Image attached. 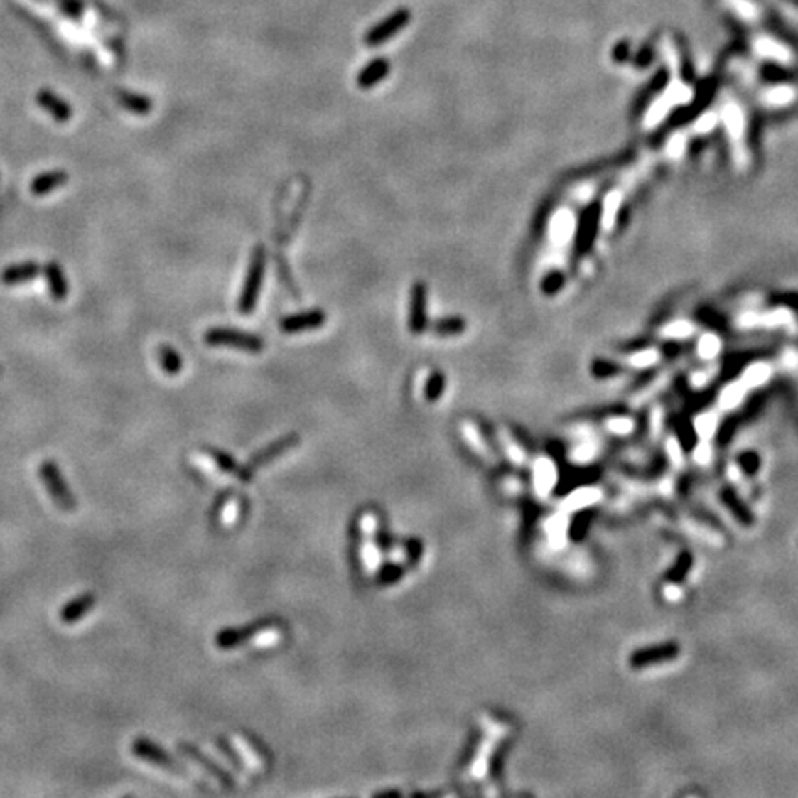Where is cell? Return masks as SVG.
Listing matches in <instances>:
<instances>
[{
    "label": "cell",
    "mask_w": 798,
    "mask_h": 798,
    "mask_svg": "<svg viewBox=\"0 0 798 798\" xmlns=\"http://www.w3.org/2000/svg\"><path fill=\"white\" fill-rule=\"evenodd\" d=\"M37 475H39V480L43 482V486H45V490L48 492V495H50L52 503L55 505V508H60L61 512H67V514L76 510V507H78L76 497H74V494L70 492L69 482L65 480L63 473H61L60 466H58L55 462L52 460L41 462V464H39V470H37Z\"/></svg>",
    "instance_id": "cell-1"
},
{
    "label": "cell",
    "mask_w": 798,
    "mask_h": 798,
    "mask_svg": "<svg viewBox=\"0 0 798 798\" xmlns=\"http://www.w3.org/2000/svg\"><path fill=\"white\" fill-rule=\"evenodd\" d=\"M266 272V249L264 246H257L249 257L248 272L244 277V285L240 291L239 311L240 314H252L257 305L259 292L263 286V277Z\"/></svg>",
    "instance_id": "cell-2"
},
{
    "label": "cell",
    "mask_w": 798,
    "mask_h": 798,
    "mask_svg": "<svg viewBox=\"0 0 798 798\" xmlns=\"http://www.w3.org/2000/svg\"><path fill=\"white\" fill-rule=\"evenodd\" d=\"M203 340L209 346H224V347H235L240 351H248V353H259L263 351L264 342L263 338L252 333L239 331V329H227V328H212L203 335Z\"/></svg>",
    "instance_id": "cell-3"
},
{
    "label": "cell",
    "mask_w": 798,
    "mask_h": 798,
    "mask_svg": "<svg viewBox=\"0 0 798 798\" xmlns=\"http://www.w3.org/2000/svg\"><path fill=\"white\" fill-rule=\"evenodd\" d=\"M427 328H429L427 285L424 281H416L411 286V300H409V331L412 335H421Z\"/></svg>",
    "instance_id": "cell-4"
},
{
    "label": "cell",
    "mask_w": 798,
    "mask_h": 798,
    "mask_svg": "<svg viewBox=\"0 0 798 798\" xmlns=\"http://www.w3.org/2000/svg\"><path fill=\"white\" fill-rule=\"evenodd\" d=\"M409 21H411V14H409L406 9H399V11H396V14H392L388 18L381 21L377 26H374L368 33H366L365 37L366 46L383 45L384 41L392 39L396 33L401 32L403 28L409 24Z\"/></svg>",
    "instance_id": "cell-5"
},
{
    "label": "cell",
    "mask_w": 798,
    "mask_h": 798,
    "mask_svg": "<svg viewBox=\"0 0 798 798\" xmlns=\"http://www.w3.org/2000/svg\"><path fill=\"white\" fill-rule=\"evenodd\" d=\"M328 322V313L322 309H311L303 313H296L286 316L279 322V329L286 335H296V333L311 331V329H320L323 323Z\"/></svg>",
    "instance_id": "cell-6"
},
{
    "label": "cell",
    "mask_w": 798,
    "mask_h": 798,
    "mask_svg": "<svg viewBox=\"0 0 798 798\" xmlns=\"http://www.w3.org/2000/svg\"><path fill=\"white\" fill-rule=\"evenodd\" d=\"M95 605H97V597L92 595L91 591H85V593H82V595L74 597V599H70L69 603L61 608L60 612L61 623L65 625L78 623V621H82V619L85 618L92 608H95Z\"/></svg>",
    "instance_id": "cell-7"
},
{
    "label": "cell",
    "mask_w": 798,
    "mask_h": 798,
    "mask_svg": "<svg viewBox=\"0 0 798 798\" xmlns=\"http://www.w3.org/2000/svg\"><path fill=\"white\" fill-rule=\"evenodd\" d=\"M37 104L48 115H52L55 122H69V119L72 117V107L48 87H43L37 92Z\"/></svg>",
    "instance_id": "cell-8"
},
{
    "label": "cell",
    "mask_w": 798,
    "mask_h": 798,
    "mask_svg": "<svg viewBox=\"0 0 798 798\" xmlns=\"http://www.w3.org/2000/svg\"><path fill=\"white\" fill-rule=\"evenodd\" d=\"M37 274H39V264L36 261H23V263L8 264L0 274V281L8 286L24 285L30 279H33Z\"/></svg>",
    "instance_id": "cell-9"
},
{
    "label": "cell",
    "mask_w": 798,
    "mask_h": 798,
    "mask_svg": "<svg viewBox=\"0 0 798 798\" xmlns=\"http://www.w3.org/2000/svg\"><path fill=\"white\" fill-rule=\"evenodd\" d=\"M388 72H390V61L387 58H375L374 61H370L365 69L360 70L359 76H357V85L360 89H372L379 82H383Z\"/></svg>",
    "instance_id": "cell-10"
},
{
    "label": "cell",
    "mask_w": 798,
    "mask_h": 798,
    "mask_svg": "<svg viewBox=\"0 0 798 798\" xmlns=\"http://www.w3.org/2000/svg\"><path fill=\"white\" fill-rule=\"evenodd\" d=\"M676 654H679V649L671 645V643H665V645L651 647V649H643L640 652H634V656L630 658V664H632V667H649V664H656V662L662 660L667 662Z\"/></svg>",
    "instance_id": "cell-11"
},
{
    "label": "cell",
    "mask_w": 798,
    "mask_h": 798,
    "mask_svg": "<svg viewBox=\"0 0 798 798\" xmlns=\"http://www.w3.org/2000/svg\"><path fill=\"white\" fill-rule=\"evenodd\" d=\"M43 272H45L46 285H48L52 298L55 301H63L67 298V294H69V283H67V277H65L61 264L55 263V261H50V263L45 264Z\"/></svg>",
    "instance_id": "cell-12"
},
{
    "label": "cell",
    "mask_w": 798,
    "mask_h": 798,
    "mask_svg": "<svg viewBox=\"0 0 798 798\" xmlns=\"http://www.w3.org/2000/svg\"><path fill=\"white\" fill-rule=\"evenodd\" d=\"M67 180H69V176L63 171L41 172V174H37L32 180L30 190H32L33 196H46V194H50L54 189L63 187L67 183Z\"/></svg>",
    "instance_id": "cell-13"
},
{
    "label": "cell",
    "mask_w": 798,
    "mask_h": 798,
    "mask_svg": "<svg viewBox=\"0 0 798 798\" xmlns=\"http://www.w3.org/2000/svg\"><path fill=\"white\" fill-rule=\"evenodd\" d=\"M231 743H233V747H235V748H239L240 757L244 760L246 765L252 767V771H255V772L264 771V765H266V762H264V757L259 754V750L254 747V745H249L248 741L242 738V735H235V738L231 739Z\"/></svg>",
    "instance_id": "cell-14"
},
{
    "label": "cell",
    "mask_w": 798,
    "mask_h": 798,
    "mask_svg": "<svg viewBox=\"0 0 798 798\" xmlns=\"http://www.w3.org/2000/svg\"><path fill=\"white\" fill-rule=\"evenodd\" d=\"M117 98H119L120 106L135 113V115H146L153 107L152 100L148 97H143V95H139V92L119 91L117 92Z\"/></svg>",
    "instance_id": "cell-15"
},
{
    "label": "cell",
    "mask_w": 798,
    "mask_h": 798,
    "mask_svg": "<svg viewBox=\"0 0 798 798\" xmlns=\"http://www.w3.org/2000/svg\"><path fill=\"white\" fill-rule=\"evenodd\" d=\"M283 640V628L277 625H268V627L259 628L254 636L249 637V643L257 649H268L274 647Z\"/></svg>",
    "instance_id": "cell-16"
},
{
    "label": "cell",
    "mask_w": 798,
    "mask_h": 798,
    "mask_svg": "<svg viewBox=\"0 0 798 798\" xmlns=\"http://www.w3.org/2000/svg\"><path fill=\"white\" fill-rule=\"evenodd\" d=\"M359 559H360V564H362V568H365L366 573L377 571V568L381 566V549L377 547V544L374 541V538H370V540H366V541H362V544H360Z\"/></svg>",
    "instance_id": "cell-17"
},
{
    "label": "cell",
    "mask_w": 798,
    "mask_h": 798,
    "mask_svg": "<svg viewBox=\"0 0 798 798\" xmlns=\"http://www.w3.org/2000/svg\"><path fill=\"white\" fill-rule=\"evenodd\" d=\"M434 335L438 337H455V335H462L466 331V320L462 316H448V318H440L431 325Z\"/></svg>",
    "instance_id": "cell-18"
},
{
    "label": "cell",
    "mask_w": 798,
    "mask_h": 798,
    "mask_svg": "<svg viewBox=\"0 0 798 798\" xmlns=\"http://www.w3.org/2000/svg\"><path fill=\"white\" fill-rule=\"evenodd\" d=\"M157 357H159V365H161V368L165 370L166 374L168 375L180 374L183 362H181L180 353H178L174 347L161 346L159 350H157Z\"/></svg>",
    "instance_id": "cell-19"
},
{
    "label": "cell",
    "mask_w": 798,
    "mask_h": 798,
    "mask_svg": "<svg viewBox=\"0 0 798 798\" xmlns=\"http://www.w3.org/2000/svg\"><path fill=\"white\" fill-rule=\"evenodd\" d=\"M443 390H446V375L440 374V372H433V374L427 377V381H425V387H424L425 399L431 403L438 401L440 396L443 394Z\"/></svg>",
    "instance_id": "cell-20"
},
{
    "label": "cell",
    "mask_w": 798,
    "mask_h": 798,
    "mask_svg": "<svg viewBox=\"0 0 798 798\" xmlns=\"http://www.w3.org/2000/svg\"><path fill=\"white\" fill-rule=\"evenodd\" d=\"M240 516V501L237 497H230L226 503L222 505L220 512H218V522L224 527H233L239 522Z\"/></svg>",
    "instance_id": "cell-21"
},
{
    "label": "cell",
    "mask_w": 798,
    "mask_h": 798,
    "mask_svg": "<svg viewBox=\"0 0 798 798\" xmlns=\"http://www.w3.org/2000/svg\"><path fill=\"white\" fill-rule=\"evenodd\" d=\"M359 527L366 538H368V536L370 538H374L375 532H377L379 529V516L374 512V510H366V512L360 516Z\"/></svg>",
    "instance_id": "cell-22"
},
{
    "label": "cell",
    "mask_w": 798,
    "mask_h": 798,
    "mask_svg": "<svg viewBox=\"0 0 798 798\" xmlns=\"http://www.w3.org/2000/svg\"><path fill=\"white\" fill-rule=\"evenodd\" d=\"M628 54H630V45H628V41H621V43H618V45H615L614 60L618 61V63H619V61H621V63H623V61H627Z\"/></svg>",
    "instance_id": "cell-23"
},
{
    "label": "cell",
    "mask_w": 798,
    "mask_h": 798,
    "mask_svg": "<svg viewBox=\"0 0 798 798\" xmlns=\"http://www.w3.org/2000/svg\"><path fill=\"white\" fill-rule=\"evenodd\" d=\"M787 2H791L793 6H798V0H787Z\"/></svg>",
    "instance_id": "cell-24"
}]
</instances>
